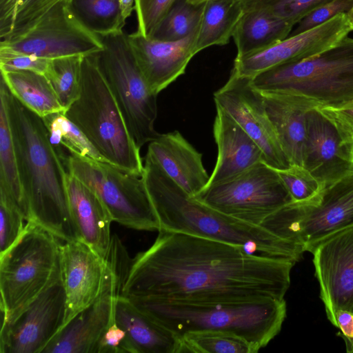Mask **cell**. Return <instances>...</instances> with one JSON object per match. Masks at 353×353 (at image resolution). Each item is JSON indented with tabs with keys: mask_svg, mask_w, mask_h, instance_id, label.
<instances>
[{
	"mask_svg": "<svg viewBox=\"0 0 353 353\" xmlns=\"http://www.w3.org/2000/svg\"><path fill=\"white\" fill-rule=\"evenodd\" d=\"M206 1H208V0H187V1L189 2L190 3L194 4V5L202 4L204 2H205Z\"/></svg>",
	"mask_w": 353,
	"mask_h": 353,
	"instance_id": "cell-46",
	"label": "cell"
},
{
	"mask_svg": "<svg viewBox=\"0 0 353 353\" xmlns=\"http://www.w3.org/2000/svg\"><path fill=\"white\" fill-rule=\"evenodd\" d=\"M65 115L112 165L143 175L144 165L96 53L83 57L80 94Z\"/></svg>",
	"mask_w": 353,
	"mask_h": 353,
	"instance_id": "cell-5",
	"label": "cell"
},
{
	"mask_svg": "<svg viewBox=\"0 0 353 353\" xmlns=\"http://www.w3.org/2000/svg\"><path fill=\"white\" fill-rule=\"evenodd\" d=\"M311 253L320 297L332 323L336 310L353 312V226L322 241Z\"/></svg>",
	"mask_w": 353,
	"mask_h": 353,
	"instance_id": "cell-17",
	"label": "cell"
},
{
	"mask_svg": "<svg viewBox=\"0 0 353 353\" xmlns=\"http://www.w3.org/2000/svg\"><path fill=\"white\" fill-rule=\"evenodd\" d=\"M193 198L227 216L260 226L269 216L293 201L277 170L265 162L205 186Z\"/></svg>",
	"mask_w": 353,
	"mask_h": 353,
	"instance_id": "cell-11",
	"label": "cell"
},
{
	"mask_svg": "<svg viewBox=\"0 0 353 353\" xmlns=\"http://www.w3.org/2000/svg\"><path fill=\"white\" fill-rule=\"evenodd\" d=\"M195 32L174 41L145 37L137 31L128 34L137 65L153 93L158 95L185 72L196 54Z\"/></svg>",
	"mask_w": 353,
	"mask_h": 353,
	"instance_id": "cell-19",
	"label": "cell"
},
{
	"mask_svg": "<svg viewBox=\"0 0 353 353\" xmlns=\"http://www.w3.org/2000/svg\"><path fill=\"white\" fill-rule=\"evenodd\" d=\"M68 6L82 24L98 36L123 31L125 24L119 0H70Z\"/></svg>",
	"mask_w": 353,
	"mask_h": 353,
	"instance_id": "cell-32",
	"label": "cell"
},
{
	"mask_svg": "<svg viewBox=\"0 0 353 353\" xmlns=\"http://www.w3.org/2000/svg\"><path fill=\"white\" fill-rule=\"evenodd\" d=\"M50 59L21 53H0L1 72L29 70L46 74Z\"/></svg>",
	"mask_w": 353,
	"mask_h": 353,
	"instance_id": "cell-42",
	"label": "cell"
},
{
	"mask_svg": "<svg viewBox=\"0 0 353 353\" xmlns=\"http://www.w3.org/2000/svg\"><path fill=\"white\" fill-rule=\"evenodd\" d=\"M261 226L312 252L322 241L353 226V171L323 188L313 200L283 206Z\"/></svg>",
	"mask_w": 353,
	"mask_h": 353,
	"instance_id": "cell-9",
	"label": "cell"
},
{
	"mask_svg": "<svg viewBox=\"0 0 353 353\" xmlns=\"http://www.w3.org/2000/svg\"><path fill=\"white\" fill-rule=\"evenodd\" d=\"M179 338L180 353H256L259 351L243 338L224 332H190Z\"/></svg>",
	"mask_w": 353,
	"mask_h": 353,
	"instance_id": "cell-34",
	"label": "cell"
},
{
	"mask_svg": "<svg viewBox=\"0 0 353 353\" xmlns=\"http://www.w3.org/2000/svg\"><path fill=\"white\" fill-rule=\"evenodd\" d=\"M332 324L341 330V337L348 351L353 344V312L343 309L336 310Z\"/></svg>",
	"mask_w": 353,
	"mask_h": 353,
	"instance_id": "cell-44",
	"label": "cell"
},
{
	"mask_svg": "<svg viewBox=\"0 0 353 353\" xmlns=\"http://www.w3.org/2000/svg\"><path fill=\"white\" fill-rule=\"evenodd\" d=\"M261 92H285L305 96L321 105L353 99V37L299 62L283 64L252 78Z\"/></svg>",
	"mask_w": 353,
	"mask_h": 353,
	"instance_id": "cell-7",
	"label": "cell"
},
{
	"mask_svg": "<svg viewBox=\"0 0 353 353\" xmlns=\"http://www.w3.org/2000/svg\"><path fill=\"white\" fill-rule=\"evenodd\" d=\"M66 190L79 239L107 259L112 243L110 225L113 221L107 208L92 189L69 172Z\"/></svg>",
	"mask_w": 353,
	"mask_h": 353,
	"instance_id": "cell-24",
	"label": "cell"
},
{
	"mask_svg": "<svg viewBox=\"0 0 353 353\" xmlns=\"http://www.w3.org/2000/svg\"><path fill=\"white\" fill-rule=\"evenodd\" d=\"M203 8V3L194 5L187 0H178L165 14L150 38L174 41L190 36L197 29Z\"/></svg>",
	"mask_w": 353,
	"mask_h": 353,
	"instance_id": "cell-35",
	"label": "cell"
},
{
	"mask_svg": "<svg viewBox=\"0 0 353 353\" xmlns=\"http://www.w3.org/2000/svg\"><path fill=\"white\" fill-rule=\"evenodd\" d=\"M10 92L24 106L43 118L54 112H64L47 77L29 70L1 72Z\"/></svg>",
	"mask_w": 353,
	"mask_h": 353,
	"instance_id": "cell-28",
	"label": "cell"
},
{
	"mask_svg": "<svg viewBox=\"0 0 353 353\" xmlns=\"http://www.w3.org/2000/svg\"><path fill=\"white\" fill-rule=\"evenodd\" d=\"M0 85L7 101L28 221L65 242L79 239L68 201V171L43 119L19 102L1 78Z\"/></svg>",
	"mask_w": 353,
	"mask_h": 353,
	"instance_id": "cell-2",
	"label": "cell"
},
{
	"mask_svg": "<svg viewBox=\"0 0 353 353\" xmlns=\"http://www.w3.org/2000/svg\"><path fill=\"white\" fill-rule=\"evenodd\" d=\"M99 37L103 48L96 53L98 64L130 134L141 149L159 135L154 129L157 94L140 70L127 34L121 31Z\"/></svg>",
	"mask_w": 353,
	"mask_h": 353,
	"instance_id": "cell-8",
	"label": "cell"
},
{
	"mask_svg": "<svg viewBox=\"0 0 353 353\" xmlns=\"http://www.w3.org/2000/svg\"><path fill=\"white\" fill-rule=\"evenodd\" d=\"M293 27L263 11H244L232 35L236 57L251 54L278 43L288 37Z\"/></svg>",
	"mask_w": 353,
	"mask_h": 353,
	"instance_id": "cell-26",
	"label": "cell"
},
{
	"mask_svg": "<svg viewBox=\"0 0 353 353\" xmlns=\"http://www.w3.org/2000/svg\"><path fill=\"white\" fill-rule=\"evenodd\" d=\"M178 0H135L137 30L150 38L170 9Z\"/></svg>",
	"mask_w": 353,
	"mask_h": 353,
	"instance_id": "cell-39",
	"label": "cell"
},
{
	"mask_svg": "<svg viewBox=\"0 0 353 353\" xmlns=\"http://www.w3.org/2000/svg\"><path fill=\"white\" fill-rule=\"evenodd\" d=\"M116 286L64 325L42 353H97L100 341L114 321Z\"/></svg>",
	"mask_w": 353,
	"mask_h": 353,
	"instance_id": "cell-21",
	"label": "cell"
},
{
	"mask_svg": "<svg viewBox=\"0 0 353 353\" xmlns=\"http://www.w3.org/2000/svg\"><path fill=\"white\" fill-rule=\"evenodd\" d=\"M121 14L125 21L131 14L134 8L135 0H119Z\"/></svg>",
	"mask_w": 353,
	"mask_h": 353,
	"instance_id": "cell-45",
	"label": "cell"
},
{
	"mask_svg": "<svg viewBox=\"0 0 353 353\" xmlns=\"http://www.w3.org/2000/svg\"><path fill=\"white\" fill-rule=\"evenodd\" d=\"M83 57L73 55L50 59L45 76L65 111L79 96Z\"/></svg>",
	"mask_w": 353,
	"mask_h": 353,
	"instance_id": "cell-33",
	"label": "cell"
},
{
	"mask_svg": "<svg viewBox=\"0 0 353 353\" xmlns=\"http://www.w3.org/2000/svg\"><path fill=\"white\" fill-rule=\"evenodd\" d=\"M70 0H0V41L16 39Z\"/></svg>",
	"mask_w": 353,
	"mask_h": 353,
	"instance_id": "cell-29",
	"label": "cell"
},
{
	"mask_svg": "<svg viewBox=\"0 0 353 353\" xmlns=\"http://www.w3.org/2000/svg\"><path fill=\"white\" fill-rule=\"evenodd\" d=\"M352 30H353V22L350 23Z\"/></svg>",
	"mask_w": 353,
	"mask_h": 353,
	"instance_id": "cell-48",
	"label": "cell"
},
{
	"mask_svg": "<svg viewBox=\"0 0 353 353\" xmlns=\"http://www.w3.org/2000/svg\"><path fill=\"white\" fill-rule=\"evenodd\" d=\"M265 110L291 165L303 166L306 116L321 105L305 96L285 92H261Z\"/></svg>",
	"mask_w": 353,
	"mask_h": 353,
	"instance_id": "cell-22",
	"label": "cell"
},
{
	"mask_svg": "<svg viewBox=\"0 0 353 353\" xmlns=\"http://www.w3.org/2000/svg\"><path fill=\"white\" fill-rule=\"evenodd\" d=\"M303 167L325 188L353 171V145L346 143L319 110L306 116Z\"/></svg>",
	"mask_w": 353,
	"mask_h": 353,
	"instance_id": "cell-18",
	"label": "cell"
},
{
	"mask_svg": "<svg viewBox=\"0 0 353 353\" xmlns=\"http://www.w3.org/2000/svg\"><path fill=\"white\" fill-rule=\"evenodd\" d=\"M114 318L125 332L127 352L180 353V338L138 308L128 297L116 296Z\"/></svg>",
	"mask_w": 353,
	"mask_h": 353,
	"instance_id": "cell-25",
	"label": "cell"
},
{
	"mask_svg": "<svg viewBox=\"0 0 353 353\" xmlns=\"http://www.w3.org/2000/svg\"><path fill=\"white\" fill-rule=\"evenodd\" d=\"M0 189L6 192L22 211L26 221L28 212L20 181L15 148L10 128L7 101L0 88Z\"/></svg>",
	"mask_w": 353,
	"mask_h": 353,
	"instance_id": "cell-30",
	"label": "cell"
},
{
	"mask_svg": "<svg viewBox=\"0 0 353 353\" xmlns=\"http://www.w3.org/2000/svg\"><path fill=\"white\" fill-rule=\"evenodd\" d=\"M57 236L28 221L17 241L0 254L2 323L15 318L43 292L61 281L62 245Z\"/></svg>",
	"mask_w": 353,
	"mask_h": 353,
	"instance_id": "cell-6",
	"label": "cell"
},
{
	"mask_svg": "<svg viewBox=\"0 0 353 353\" xmlns=\"http://www.w3.org/2000/svg\"><path fill=\"white\" fill-rule=\"evenodd\" d=\"M97 353H127L125 332L114 320L103 334Z\"/></svg>",
	"mask_w": 353,
	"mask_h": 353,
	"instance_id": "cell-43",
	"label": "cell"
},
{
	"mask_svg": "<svg viewBox=\"0 0 353 353\" xmlns=\"http://www.w3.org/2000/svg\"><path fill=\"white\" fill-rule=\"evenodd\" d=\"M143 177L159 221V230L221 241L239 246L250 254L294 264L302 257L304 251L301 245L262 226L243 222L203 204L146 158Z\"/></svg>",
	"mask_w": 353,
	"mask_h": 353,
	"instance_id": "cell-3",
	"label": "cell"
},
{
	"mask_svg": "<svg viewBox=\"0 0 353 353\" xmlns=\"http://www.w3.org/2000/svg\"><path fill=\"white\" fill-rule=\"evenodd\" d=\"M332 0H241L244 11L260 10L294 26L316 8Z\"/></svg>",
	"mask_w": 353,
	"mask_h": 353,
	"instance_id": "cell-36",
	"label": "cell"
},
{
	"mask_svg": "<svg viewBox=\"0 0 353 353\" xmlns=\"http://www.w3.org/2000/svg\"><path fill=\"white\" fill-rule=\"evenodd\" d=\"M65 291L60 281L33 300L12 321L1 324V353H42L63 326Z\"/></svg>",
	"mask_w": 353,
	"mask_h": 353,
	"instance_id": "cell-15",
	"label": "cell"
},
{
	"mask_svg": "<svg viewBox=\"0 0 353 353\" xmlns=\"http://www.w3.org/2000/svg\"><path fill=\"white\" fill-rule=\"evenodd\" d=\"M318 109L334 125L342 139L353 145V99L335 105H321Z\"/></svg>",
	"mask_w": 353,
	"mask_h": 353,
	"instance_id": "cell-41",
	"label": "cell"
},
{
	"mask_svg": "<svg viewBox=\"0 0 353 353\" xmlns=\"http://www.w3.org/2000/svg\"><path fill=\"white\" fill-rule=\"evenodd\" d=\"M353 0H332L316 8L300 21L292 34H299L317 27L339 13L348 14Z\"/></svg>",
	"mask_w": 353,
	"mask_h": 353,
	"instance_id": "cell-40",
	"label": "cell"
},
{
	"mask_svg": "<svg viewBox=\"0 0 353 353\" xmlns=\"http://www.w3.org/2000/svg\"><path fill=\"white\" fill-rule=\"evenodd\" d=\"M26 219L14 201L0 190V254L8 250L23 232Z\"/></svg>",
	"mask_w": 353,
	"mask_h": 353,
	"instance_id": "cell-38",
	"label": "cell"
},
{
	"mask_svg": "<svg viewBox=\"0 0 353 353\" xmlns=\"http://www.w3.org/2000/svg\"><path fill=\"white\" fill-rule=\"evenodd\" d=\"M279 176L294 202H308L317 197L323 190L319 181L304 167L292 165L277 170Z\"/></svg>",
	"mask_w": 353,
	"mask_h": 353,
	"instance_id": "cell-37",
	"label": "cell"
},
{
	"mask_svg": "<svg viewBox=\"0 0 353 353\" xmlns=\"http://www.w3.org/2000/svg\"><path fill=\"white\" fill-rule=\"evenodd\" d=\"M348 14L339 13L311 30L296 34L257 52L236 57L232 70L253 78L274 67L299 62L335 46L352 31Z\"/></svg>",
	"mask_w": 353,
	"mask_h": 353,
	"instance_id": "cell-16",
	"label": "cell"
},
{
	"mask_svg": "<svg viewBox=\"0 0 353 353\" xmlns=\"http://www.w3.org/2000/svg\"><path fill=\"white\" fill-rule=\"evenodd\" d=\"M42 119L50 141L61 159L65 157L62 150L63 148L68 152V154L86 160L110 163L64 112H54Z\"/></svg>",
	"mask_w": 353,
	"mask_h": 353,
	"instance_id": "cell-31",
	"label": "cell"
},
{
	"mask_svg": "<svg viewBox=\"0 0 353 353\" xmlns=\"http://www.w3.org/2000/svg\"><path fill=\"white\" fill-rule=\"evenodd\" d=\"M213 133L217 157L206 186L216 184L265 162L259 145L223 110L216 106Z\"/></svg>",
	"mask_w": 353,
	"mask_h": 353,
	"instance_id": "cell-23",
	"label": "cell"
},
{
	"mask_svg": "<svg viewBox=\"0 0 353 353\" xmlns=\"http://www.w3.org/2000/svg\"><path fill=\"white\" fill-rule=\"evenodd\" d=\"M99 36L87 29L68 6L43 18L36 26L12 40L0 42V53H21L49 59L100 52Z\"/></svg>",
	"mask_w": 353,
	"mask_h": 353,
	"instance_id": "cell-12",
	"label": "cell"
},
{
	"mask_svg": "<svg viewBox=\"0 0 353 353\" xmlns=\"http://www.w3.org/2000/svg\"><path fill=\"white\" fill-rule=\"evenodd\" d=\"M294 265L221 241L159 230L154 243L131 260L121 295L201 304L282 299Z\"/></svg>",
	"mask_w": 353,
	"mask_h": 353,
	"instance_id": "cell-1",
	"label": "cell"
},
{
	"mask_svg": "<svg viewBox=\"0 0 353 353\" xmlns=\"http://www.w3.org/2000/svg\"><path fill=\"white\" fill-rule=\"evenodd\" d=\"M128 298L179 337L190 332H224L243 338L258 350L280 332L287 312L284 299L201 304Z\"/></svg>",
	"mask_w": 353,
	"mask_h": 353,
	"instance_id": "cell-4",
	"label": "cell"
},
{
	"mask_svg": "<svg viewBox=\"0 0 353 353\" xmlns=\"http://www.w3.org/2000/svg\"><path fill=\"white\" fill-rule=\"evenodd\" d=\"M63 162L68 172L99 195L113 221L139 230H159L143 175L72 154H68Z\"/></svg>",
	"mask_w": 353,
	"mask_h": 353,
	"instance_id": "cell-10",
	"label": "cell"
},
{
	"mask_svg": "<svg viewBox=\"0 0 353 353\" xmlns=\"http://www.w3.org/2000/svg\"><path fill=\"white\" fill-rule=\"evenodd\" d=\"M145 158L159 166L191 197L201 191L209 181L202 154L179 131L159 134L149 143Z\"/></svg>",
	"mask_w": 353,
	"mask_h": 353,
	"instance_id": "cell-20",
	"label": "cell"
},
{
	"mask_svg": "<svg viewBox=\"0 0 353 353\" xmlns=\"http://www.w3.org/2000/svg\"><path fill=\"white\" fill-rule=\"evenodd\" d=\"M347 14H348V17H349V19H350V23L353 22V6H352L351 10L350 11V12Z\"/></svg>",
	"mask_w": 353,
	"mask_h": 353,
	"instance_id": "cell-47",
	"label": "cell"
},
{
	"mask_svg": "<svg viewBox=\"0 0 353 353\" xmlns=\"http://www.w3.org/2000/svg\"><path fill=\"white\" fill-rule=\"evenodd\" d=\"M244 12L241 0H208L203 3L201 19L195 32L194 50L226 45Z\"/></svg>",
	"mask_w": 353,
	"mask_h": 353,
	"instance_id": "cell-27",
	"label": "cell"
},
{
	"mask_svg": "<svg viewBox=\"0 0 353 353\" xmlns=\"http://www.w3.org/2000/svg\"><path fill=\"white\" fill-rule=\"evenodd\" d=\"M216 106L228 114L259 145L265 163L280 170L290 167L267 114L263 94L252 78L232 70L227 82L214 93Z\"/></svg>",
	"mask_w": 353,
	"mask_h": 353,
	"instance_id": "cell-13",
	"label": "cell"
},
{
	"mask_svg": "<svg viewBox=\"0 0 353 353\" xmlns=\"http://www.w3.org/2000/svg\"><path fill=\"white\" fill-rule=\"evenodd\" d=\"M61 282L65 296L62 327L108 289L116 286L120 294L108 261L79 239L62 245Z\"/></svg>",
	"mask_w": 353,
	"mask_h": 353,
	"instance_id": "cell-14",
	"label": "cell"
}]
</instances>
